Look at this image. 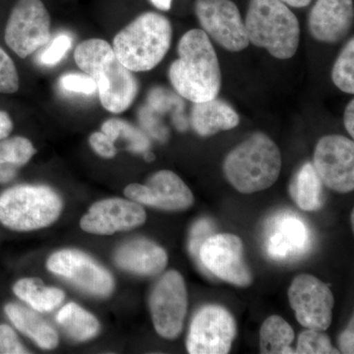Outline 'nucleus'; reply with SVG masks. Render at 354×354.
Masks as SVG:
<instances>
[{"instance_id": "obj_13", "label": "nucleus", "mask_w": 354, "mask_h": 354, "mask_svg": "<svg viewBox=\"0 0 354 354\" xmlns=\"http://www.w3.org/2000/svg\"><path fill=\"white\" fill-rule=\"evenodd\" d=\"M195 13L207 36L232 53L249 46L245 24L232 0H196Z\"/></svg>"}, {"instance_id": "obj_34", "label": "nucleus", "mask_w": 354, "mask_h": 354, "mask_svg": "<svg viewBox=\"0 0 354 354\" xmlns=\"http://www.w3.org/2000/svg\"><path fill=\"white\" fill-rule=\"evenodd\" d=\"M88 143L97 155L104 158H113L118 153V149L104 132H94L88 137Z\"/></svg>"}, {"instance_id": "obj_22", "label": "nucleus", "mask_w": 354, "mask_h": 354, "mask_svg": "<svg viewBox=\"0 0 354 354\" xmlns=\"http://www.w3.org/2000/svg\"><path fill=\"white\" fill-rule=\"evenodd\" d=\"M290 194L304 211L313 212L324 204L323 183L311 162L300 167L290 185Z\"/></svg>"}, {"instance_id": "obj_37", "label": "nucleus", "mask_w": 354, "mask_h": 354, "mask_svg": "<svg viewBox=\"0 0 354 354\" xmlns=\"http://www.w3.org/2000/svg\"><path fill=\"white\" fill-rule=\"evenodd\" d=\"M13 130V121L10 115L4 111H0V140L7 138Z\"/></svg>"}, {"instance_id": "obj_3", "label": "nucleus", "mask_w": 354, "mask_h": 354, "mask_svg": "<svg viewBox=\"0 0 354 354\" xmlns=\"http://www.w3.org/2000/svg\"><path fill=\"white\" fill-rule=\"evenodd\" d=\"M281 169V151L262 132L254 133L235 147L223 165L225 178L242 194H252L271 187L278 180Z\"/></svg>"}, {"instance_id": "obj_40", "label": "nucleus", "mask_w": 354, "mask_h": 354, "mask_svg": "<svg viewBox=\"0 0 354 354\" xmlns=\"http://www.w3.org/2000/svg\"><path fill=\"white\" fill-rule=\"evenodd\" d=\"M286 6L295 7V8H302V7L308 6L312 0H281Z\"/></svg>"}, {"instance_id": "obj_23", "label": "nucleus", "mask_w": 354, "mask_h": 354, "mask_svg": "<svg viewBox=\"0 0 354 354\" xmlns=\"http://www.w3.org/2000/svg\"><path fill=\"white\" fill-rule=\"evenodd\" d=\"M16 297L29 305L32 310L46 313L57 309L64 302V291L46 286L44 281L36 278L21 279L13 286Z\"/></svg>"}, {"instance_id": "obj_32", "label": "nucleus", "mask_w": 354, "mask_h": 354, "mask_svg": "<svg viewBox=\"0 0 354 354\" xmlns=\"http://www.w3.org/2000/svg\"><path fill=\"white\" fill-rule=\"evenodd\" d=\"M60 87L67 92L92 95L97 91V85L90 76L83 74H65L59 79Z\"/></svg>"}, {"instance_id": "obj_39", "label": "nucleus", "mask_w": 354, "mask_h": 354, "mask_svg": "<svg viewBox=\"0 0 354 354\" xmlns=\"http://www.w3.org/2000/svg\"><path fill=\"white\" fill-rule=\"evenodd\" d=\"M150 1L158 10H171L172 0H150Z\"/></svg>"}, {"instance_id": "obj_11", "label": "nucleus", "mask_w": 354, "mask_h": 354, "mask_svg": "<svg viewBox=\"0 0 354 354\" xmlns=\"http://www.w3.org/2000/svg\"><path fill=\"white\" fill-rule=\"evenodd\" d=\"M199 260L216 278L230 285L246 288L252 283V272L244 259L243 243L237 235H211L200 247Z\"/></svg>"}, {"instance_id": "obj_19", "label": "nucleus", "mask_w": 354, "mask_h": 354, "mask_svg": "<svg viewBox=\"0 0 354 354\" xmlns=\"http://www.w3.org/2000/svg\"><path fill=\"white\" fill-rule=\"evenodd\" d=\"M267 241V251L274 260H286L306 250L309 246L308 228L297 216H279L274 221Z\"/></svg>"}, {"instance_id": "obj_14", "label": "nucleus", "mask_w": 354, "mask_h": 354, "mask_svg": "<svg viewBox=\"0 0 354 354\" xmlns=\"http://www.w3.org/2000/svg\"><path fill=\"white\" fill-rule=\"evenodd\" d=\"M313 167L324 185L339 193L354 189V143L342 135H327L314 151Z\"/></svg>"}, {"instance_id": "obj_24", "label": "nucleus", "mask_w": 354, "mask_h": 354, "mask_svg": "<svg viewBox=\"0 0 354 354\" xmlns=\"http://www.w3.org/2000/svg\"><path fill=\"white\" fill-rule=\"evenodd\" d=\"M36 153L32 142L25 137L0 140V184L12 181Z\"/></svg>"}, {"instance_id": "obj_26", "label": "nucleus", "mask_w": 354, "mask_h": 354, "mask_svg": "<svg viewBox=\"0 0 354 354\" xmlns=\"http://www.w3.org/2000/svg\"><path fill=\"white\" fill-rule=\"evenodd\" d=\"M295 337V330L285 319L277 315L270 316L261 327V353H295V349L290 346Z\"/></svg>"}, {"instance_id": "obj_27", "label": "nucleus", "mask_w": 354, "mask_h": 354, "mask_svg": "<svg viewBox=\"0 0 354 354\" xmlns=\"http://www.w3.org/2000/svg\"><path fill=\"white\" fill-rule=\"evenodd\" d=\"M102 132L108 135L114 144L118 140H122L127 144L130 152L145 155L150 149V140L138 128L133 127L127 121L121 120H109L102 125Z\"/></svg>"}, {"instance_id": "obj_8", "label": "nucleus", "mask_w": 354, "mask_h": 354, "mask_svg": "<svg viewBox=\"0 0 354 354\" xmlns=\"http://www.w3.org/2000/svg\"><path fill=\"white\" fill-rule=\"evenodd\" d=\"M156 332L167 339H176L183 329L187 313L188 293L180 272L169 271L153 286L149 299Z\"/></svg>"}, {"instance_id": "obj_30", "label": "nucleus", "mask_w": 354, "mask_h": 354, "mask_svg": "<svg viewBox=\"0 0 354 354\" xmlns=\"http://www.w3.org/2000/svg\"><path fill=\"white\" fill-rule=\"evenodd\" d=\"M20 87L19 75L12 58L0 46V93L14 94Z\"/></svg>"}, {"instance_id": "obj_7", "label": "nucleus", "mask_w": 354, "mask_h": 354, "mask_svg": "<svg viewBox=\"0 0 354 354\" xmlns=\"http://www.w3.org/2000/svg\"><path fill=\"white\" fill-rule=\"evenodd\" d=\"M50 16L41 0H18L6 27L4 39L18 57L26 58L48 43Z\"/></svg>"}, {"instance_id": "obj_28", "label": "nucleus", "mask_w": 354, "mask_h": 354, "mask_svg": "<svg viewBox=\"0 0 354 354\" xmlns=\"http://www.w3.org/2000/svg\"><path fill=\"white\" fill-rule=\"evenodd\" d=\"M333 83L342 92L354 93V39H349L335 60L332 70Z\"/></svg>"}, {"instance_id": "obj_35", "label": "nucleus", "mask_w": 354, "mask_h": 354, "mask_svg": "<svg viewBox=\"0 0 354 354\" xmlns=\"http://www.w3.org/2000/svg\"><path fill=\"white\" fill-rule=\"evenodd\" d=\"M212 234V225L207 220H201L195 223L191 232L190 251L198 260V252L203 242Z\"/></svg>"}, {"instance_id": "obj_18", "label": "nucleus", "mask_w": 354, "mask_h": 354, "mask_svg": "<svg viewBox=\"0 0 354 354\" xmlns=\"http://www.w3.org/2000/svg\"><path fill=\"white\" fill-rule=\"evenodd\" d=\"M114 262L123 271L153 277L164 271L169 257L165 249L155 242L138 239L121 244L114 253Z\"/></svg>"}, {"instance_id": "obj_16", "label": "nucleus", "mask_w": 354, "mask_h": 354, "mask_svg": "<svg viewBox=\"0 0 354 354\" xmlns=\"http://www.w3.org/2000/svg\"><path fill=\"white\" fill-rule=\"evenodd\" d=\"M147 214L139 203L122 198H109L95 202L80 221L84 232L111 235L127 232L145 223Z\"/></svg>"}, {"instance_id": "obj_2", "label": "nucleus", "mask_w": 354, "mask_h": 354, "mask_svg": "<svg viewBox=\"0 0 354 354\" xmlns=\"http://www.w3.org/2000/svg\"><path fill=\"white\" fill-rule=\"evenodd\" d=\"M79 68L95 81L102 108L122 113L132 106L139 92L134 72L116 57L113 46L102 39H86L74 51Z\"/></svg>"}, {"instance_id": "obj_12", "label": "nucleus", "mask_w": 354, "mask_h": 354, "mask_svg": "<svg viewBox=\"0 0 354 354\" xmlns=\"http://www.w3.org/2000/svg\"><path fill=\"white\" fill-rule=\"evenodd\" d=\"M288 300L298 322L307 329L327 330L335 299L329 286L308 274H298L288 290Z\"/></svg>"}, {"instance_id": "obj_6", "label": "nucleus", "mask_w": 354, "mask_h": 354, "mask_svg": "<svg viewBox=\"0 0 354 354\" xmlns=\"http://www.w3.org/2000/svg\"><path fill=\"white\" fill-rule=\"evenodd\" d=\"M62 208V197L48 186H13L0 195V223L15 232H32L55 223Z\"/></svg>"}, {"instance_id": "obj_31", "label": "nucleus", "mask_w": 354, "mask_h": 354, "mask_svg": "<svg viewBox=\"0 0 354 354\" xmlns=\"http://www.w3.org/2000/svg\"><path fill=\"white\" fill-rule=\"evenodd\" d=\"M72 46V38L67 34L58 35L50 46L46 48L39 57L41 64L46 66L57 64Z\"/></svg>"}, {"instance_id": "obj_36", "label": "nucleus", "mask_w": 354, "mask_h": 354, "mask_svg": "<svg viewBox=\"0 0 354 354\" xmlns=\"http://www.w3.org/2000/svg\"><path fill=\"white\" fill-rule=\"evenodd\" d=\"M353 319L348 324V328L339 335V353L353 354L354 353Z\"/></svg>"}, {"instance_id": "obj_15", "label": "nucleus", "mask_w": 354, "mask_h": 354, "mask_svg": "<svg viewBox=\"0 0 354 354\" xmlns=\"http://www.w3.org/2000/svg\"><path fill=\"white\" fill-rule=\"evenodd\" d=\"M124 195L132 201L162 211H185L194 204L190 188L176 174L167 169L155 172L146 184H129Z\"/></svg>"}, {"instance_id": "obj_25", "label": "nucleus", "mask_w": 354, "mask_h": 354, "mask_svg": "<svg viewBox=\"0 0 354 354\" xmlns=\"http://www.w3.org/2000/svg\"><path fill=\"white\" fill-rule=\"evenodd\" d=\"M57 322L76 342L90 341L101 330L99 320L75 302H69L59 310Z\"/></svg>"}, {"instance_id": "obj_1", "label": "nucleus", "mask_w": 354, "mask_h": 354, "mask_svg": "<svg viewBox=\"0 0 354 354\" xmlns=\"http://www.w3.org/2000/svg\"><path fill=\"white\" fill-rule=\"evenodd\" d=\"M178 58L169 69L172 87L193 104L218 97L221 88V70L211 39L203 30L186 32L177 46Z\"/></svg>"}, {"instance_id": "obj_5", "label": "nucleus", "mask_w": 354, "mask_h": 354, "mask_svg": "<svg viewBox=\"0 0 354 354\" xmlns=\"http://www.w3.org/2000/svg\"><path fill=\"white\" fill-rule=\"evenodd\" d=\"M244 24L249 43L265 48L277 59H290L297 53L299 22L281 0H250Z\"/></svg>"}, {"instance_id": "obj_33", "label": "nucleus", "mask_w": 354, "mask_h": 354, "mask_svg": "<svg viewBox=\"0 0 354 354\" xmlns=\"http://www.w3.org/2000/svg\"><path fill=\"white\" fill-rule=\"evenodd\" d=\"M28 353L12 328L0 325V354Z\"/></svg>"}, {"instance_id": "obj_38", "label": "nucleus", "mask_w": 354, "mask_h": 354, "mask_svg": "<svg viewBox=\"0 0 354 354\" xmlns=\"http://www.w3.org/2000/svg\"><path fill=\"white\" fill-rule=\"evenodd\" d=\"M344 123L346 131L351 135V138L354 137V101L351 100L346 106L344 114Z\"/></svg>"}, {"instance_id": "obj_4", "label": "nucleus", "mask_w": 354, "mask_h": 354, "mask_svg": "<svg viewBox=\"0 0 354 354\" xmlns=\"http://www.w3.org/2000/svg\"><path fill=\"white\" fill-rule=\"evenodd\" d=\"M172 26L157 12L142 13L113 39V50L121 64L134 73L150 71L171 48Z\"/></svg>"}, {"instance_id": "obj_17", "label": "nucleus", "mask_w": 354, "mask_h": 354, "mask_svg": "<svg viewBox=\"0 0 354 354\" xmlns=\"http://www.w3.org/2000/svg\"><path fill=\"white\" fill-rule=\"evenodd\" d=\"M353 17V0H317L308 16L310 34L320 43H339L351 31Z\"/></svg>"}, {"instance_id": "obj_9", "label": "nucleus", "mask_w": 354, "mask_h": 354, "mask_svg": "<svg viewBox=\"0 0 354 354\" xmlns=\"http://www.w3.org/2000/svg\"><path fill=\"white\" fill-rule=\"evenodd\" d=\"M46 268L93 297H108L115 286L113 277L106 268L77 249H64L51 254Z\"/></svg>"}, {"instance_id": "obj_10", "label": "nucleus", "mask_w": 354, "mask_h": 354, "mask_svg": "<svg viewBox=\"0 0 354 354\" xmlns=\"http://www.w3.org/2000/svg\"><path fill=\"white\" fill-rule=\"evenodd\" d=\"M234 316L221 305H206L191 321L186 348L191 354H227L236 337Z\"/></svg>"}, {"instance_id": "obj_21", "label": "nucleus", "mask_w": 354, "mask_h": 354, "mask_svg": "<svg viewBox=\"0 0 354 354\" xmlns=\"http://www.w3.org/2000/svg\"><path fill=\"white\" fill-rule=\"evenodd\" d=\"M4 311L16 329L30 337L39 348L46 351L57 348L59 337L57 330L36 312L14 304H7Z\"/></svg>"}, {"instance_id": "obj_29", "label": "nucleus", "mask_w": 354, "mask_h": 354, "mask_svg": "<svg viewBox=\"0 0 354 354\" xmlns=\"http://www.w3.org/2000/svg\"><path fill=\"white\" fill-rule=\"evenodd\" d=\"M295 353L299 354H339L332 346L329 337L321 330L308 329L300 334Z\"/></svg>"}, {"instance_id": "obj_20", "label": "nucleus", "mask_w": 354, "mask_h": 354, "mask_svg": "<svg viewBox=\"0 0 354 354\" xmlns=\"http://www.w3.org/2000/svg\"><path fill=\"white\" fill-rule=\"evenodd\" d=\"M190 122L199 136L209 137L234 129L241 122V118L228 102L216 97L195 102L191 109Z\"/></svg>"}]
</instances>
